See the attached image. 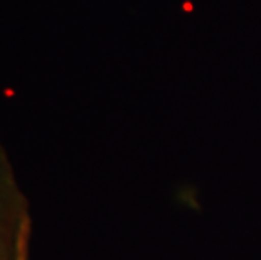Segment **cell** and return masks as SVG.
I'll list each match as a JSON object with an SVG mask.
<instances>
[{"instance_id":"1","label":"cell","mask_w":261,"mask_h":260,"mask_svg":"<svg viewBox=\"0 0 261 260\" xmlns=\"http://www.w3.org/2000/svg\"><path fill=\"white\" fill-rule=\"evenodd\" d=\"M32 211L12 159L0 142V260H31Z\"/></svg>"}]
</instances>
